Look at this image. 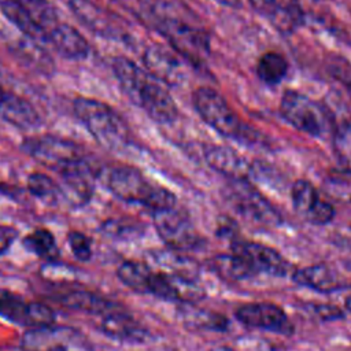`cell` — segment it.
Masks as SVG:
<instances>
[{"label":"cell","mask_w":351,"mask_h":351,"mask_svg":"<svg viewBox=\"0 0 351 351\" xmlns=\"http://www.w3.org/2000/svg\"><path fill=\"white\" fill-rule=\"evenodd\" d=\"M114 74L122 92L158 123L177 119L178 108L166 86L128 58L118 56L112 62Z\"/></svg>","instance_id":"6da1fadb"},{"label":"cell","mask_w":351,"mask_h":351,"mask_svg":"<svg viewBox=\"0 0 351 351\" xmlns=\"http://www.w3.org/2000/svg\"><path fill=\"white\" fill-rule=\"evenodd\" d=\"M192 101L199 117L221 136L244 145L262 144L259 132L247 125L228 100L213 88L199 86L192 95Z\"/></svg>","instance_id":"7a4b0ae2"},{"label":"cell","mask_w":351,"mask_h":351,"mask_svg":"<svg viewBox=\"0 0 351 351\" xmlns=\"http://www.w3.org/2000/svg\"><path fill=\"white\" fill-rule=\"evenodd\" d=\"M107 185L118 199L141 204L152 213L176 206V196L171 191L151 182L140 170L130 166L111 169Z\"/></svg>","instance_id":"3957f363"},{"label":"cell","mask_w":351,"mask_h":351,"mask_svg":"<svg viewBox=\"0 0 351 351\" xmlns=\"http://www.w3.org/2000/svg\"><path fill=\"white\" fill-rule=\"evenodd\" d=\"M74 112L93 138L104 148L121 151L130 143V130L123 118L103 101L78 97Z\"/></svg>","instance_id":"277c9868"},{"label":"cell","mask_w":351,"mask_h":351,"mask_svg":"<svg viewBox=\"0 0 351 351\" xmlns=\"http://www.w3.org/2000/svg\"><path fill=\"white\" fill-rule=\"evenodd\" d=\"M280 112L291 126L308 136L319 137L329 126V115L324 106L298 90L288 89L284 92Z\"/></svg>","instance_id":"5b68a950"},{"label":"cell","mask_w":351,"mask_h":351,"mask_svg":"<svg viewBox=\"0 0 351 351\" xmlns=\"http://www.w3.org/2000/svg\"><path fill=\"white\" fill-rule=\"evenodd\" d=\"M21 348L22 351H90L82 332L55 324L27 329L21 337Z\"/></svg>","instance_id":"8992f818"},{"label":"cell","mask_w":351,"mask_h":351,"mask_svg":"<svg viewBox=\"0 0 351 351\" xmlns=\"http://www.w3.org/2000/svg\"><path fill=\"white\" fill-rule=\"evenodd\" d=\"M154 226L163 243L173 251H191L202 244V237L186 214L176 206L152 213Z\"/></svg>","instance_id":"52a82bcc"},{"label":"cell","mask_w":351,"mask_h":351,"mask_svg":"<svg viewBox=\"0 0 351 351\" xmlns=\"http://www.w3.org/2000/svg\"><path fill=\"white\" fill-rule=\"evenodd\" d=\"M22 149L37 162L62 170L71 163L82 160V149L71 140L55 136H38L26 138L22 143Z\"/></svg>","instance_id":"ba28073f"},{"label":"cell","mask_w":351,"mask_h":351,"mask_svg":"<svg viewBox=\"0 0 351 351\" xmlns=\"http://www.w3.org/2000/svg\"><path fill=\"white\" fill-rule=\"evenodd\" d=\"M148 293L188 306L199 303L206 295L204 289L189 276L155 270L148 282Z\"/></svg>","instance_id":"9c48e42d"},{"label":"cell","mask_w":351,"mask_h":351,"mask_svg":"<svg viewBox=\"0 0 351 351\" xmlns=\"http://www.w3.org/2000/svg\"><path fill=\"white\" fill-rule=\"evenodd\" d=\"M228 196L233 206L245 217L263 225H277L280 215L250 181H230Z\"/></svg>","instance_id":"30bf717a"},{"label":"cell","mask_w":351,"mask_h":351,"mask_svg":"<svg viewBox=\"0 0 351 351\" xmlns=\"http://www.w3.org/2000/svg\"><path fill=\"white\" fill-rule=\"evenodd\" d=\"M232 252L240 256L256 273L282 277L289 271L288 261L274 248L248 240H234Z\"/></svg>","instance_id":"8fae6325"},{"label":"cell","mask_w":351,"mask_h":351,"mask_svg":"<svg viewBox=\"0 0 351 351\" xmlns=\"http://www.w3.org/2000/svg\"><path fill=\"white\" fill-rule=\"evenodd\" d=\"M295 211L313 225H326L335 217L333 206L326 202L307 180H298L291 189Z\"/></svg>","instance_id":"7c38bea8"},{"label":"cell","mask_w":351,"mask_h":351,"mask_svg":"<svg viewBox=\"0 0 351 351\" xmlns=\"http://www.w3.org/2000/svg\"><path fill=\"white\" fill-rule=\"evenodd\" d=\"M145 70L165 86L181 85L186 78L184 62L174 51L163 45H151L143 56Z\"/></svg>","instance_id":"4fadbf2b"},{"label":"cell","mask_w":351,"mask_h":351,"mask_svg":"<svg viewBox=\"0 0 351 351\" xmlns=\"http://www.w3.org/2000/svg\"><path fill=\"white\" fill-rule=\"evenodd\" d=\"M236 318L245 326L271 330L277 333H291L292 325L285 311L267 302H254L240 306L236 310Z\"/></svg>","instance_id":"5bb4252c"},{"label":"cell","mask_w":351,"mask_h":351,"mask_svg":"<svg viewBox=\"0 0 351 351\" xmlns=\"http://www.w3.org/2000/svg\"><path fill=\"white\" fill-rule=\"evenodd\" d=\"M206 163L229 181H250L254 176V166L241 154L229 147L208 145L203 151Z\"/></svg>","instance_id":"9a60e30c"},{"label":"cell","mask_w":351,"mask_h":351,"mask_svg":"<svg viewBox=\"0 0 351 351\" xmlns=\"http://www.w3.org/2000/svg\"><path fill=\"white\" fill-rule=\"evenodd\" d=\"M60 176L63 186L59 191L73 206L89 202L93 193V173L84 159L62 169Z\"/></svg>","instance_id":"2e32d148"},{"label":"cell","mask_w":351,"mask_h":351,"mask_svg":"<svg viewBox=\"0 0 351 351\" xmlns=\"http://www.w3.org/2000/svg\"><path fill=\"white\" fill-rule=\"evenodd\" d=\"M250 3L282 33H291L302 22V11L295 0H250Z\"/></svg>","instance_id":"e0dca14e"},{"label":"cell","mask_w":351,"mask_h":351,"mask_svg":"<svg viewBox=\"0 0 351 351\" xmlns=\"http://www.w3.org/2000/svg\"><path fill=\"white\" fill-rule=\"evenodd\" d=\"M100 330L111 339L126 343H143L148 337V330L123 308L103 315Z\"/></svg>","instance_id":"ac0fdd59"},{"label":"cell","mask_w":351,"mask_h":351,"mask_svg":"<svg viewBox=\"0 0 351 351\" xmlns=\"http://www.w3.org/2000/svg\"><path fill=\"white\" fill-rule=\"evenodd\" d=\"M0 118L19 129H33L41 123L36 108L23 97L0 86Z\"/></svg>","instance_id":"d6986e66"},{"label":"cell","mask_w":351,"mask_h":351,"mask_svg":"<svg viewBox=\"0 0 351 351\" xmlns=\"http://www.w3.org/2000/svg\"><path fill=\"white\" fill-rule=\"evenodd\" d=\"M69 7L73 14L84 23L90 32L99 34L106 38H112L119 36V30L117 29L114 21L110 15L96 5L90 0H69Z\"/></svg>","instance_id":"ffe728a7"},{"label":"cell","mask_w":351,"mask_h":351,"mask_svg":"<svg viewBox=\"0 0 351 351\" xmlns=\"http://www.w3.org/2000/svg\"><path fill=\"white\" fill-rule=\"evenodd\" d=\"M292 278L299 285L318 292H333L346 287L340 276L326 265H311L296 269L292 273Z\"/></svg>","instance_id":"44dd1931"},{"label":"cell","mask_w":351,"mask_h":351,"mask_svg":"<svg viewBox=\"0 0 351 351\" xmlns=\"http://www.w3.org/2000/svg\"><path fill=\"white\" fill-rule=\"evenodd\" d=\"M58 299L62 304L67 306L69 308L85 311V313L100 315V317L122 308L118 304H115L114 302H111L103 296H99L93 292L85 291V289L67 291V292L62 293Z\"/></svg>","instance_id":"7402d4cb"},{"label":"cell","mask_w":351,"mask_h":351,"mask_svg":"<svg viewBox=\"0 0 351 351\" xmlns=\"http://www.w3.org/2000/svg\"><path fill=\"white\" fill-rule=\"evenodd\" d=\"M56 51L70 59H84L89 53V44L85 37L70 25L59 23L48 36Z\"/></svg>","instance_id":"603a6c76"},{"label":"cell","mask_w":351,"mask_h":351,"mask_svg":"<svg viewBox=\"0 0 351 351\" xmlns=\"http://www.w3.org/2000/svg\"><path fill=\"white\" fill-rule=\"evenodd\" d=\"M33 302H25L21 296L0 289V315L30 329Z\"/></svg>","instance_id":"cb8c5ba5"},{"label":"cell","mask_w":351,"mask_h":351,"mask_svg":"<svg viewBox=\"0 0 351 351\" xmlns=\"http://www.w3.org/2000/svg\"><path fill=\"white\" fill-rule=\"evenodd\" d=\"M211 269L217 273V276L228 281H243L255 274L252 269L233 252L213 258Z\"/></svg>","instance_id":"d4e9b609"},{"label":"cell","mask_w":351,"mask_h":351,"mask_svg":"<svg viewBox=\"0 0 351 351\" xmlns=\"http://www.w3.org/2000/svg\"><path fill=\"white\" fill-rule=\"evenodd\" d=\"M152 271L154 270L147 263L126 261L119 265L117 276L132 291L138 293H148V282Z\"/></svg>","instance_id":"484cf974"},{"label":"cell","mask_w":351,"mask_h":351,"mask_svg":"<svg viewBox=\"0 0 351 351\" xmlns=\"http://www.w3.org/2000/svg\"><path fill=\"white\" fill-rule=\"evenodd\" d=\"M287 73L288 62L278 52H265L256 62V75L265 84L276 85L285 78Z\"/></svg>","instance_id":"4316f807"},{"label":"cell","mask_w":351,"mask_h":351,"mask_svg":"<svg viewBox=\"0 0 351 351\" xmlns=\"http://www.w3.org/2000/svg\"><path fill=\"white\" fill-rule=\"evenodd\" d=\"M23 245L45 262H53L59 258V247L55 236L48 229H36L23 239Z\"/></svg>","instance_id":"83f0119b"},{"label":"cell","mask_w":351,"mask_h":351,"mask_svg":"<svg viewBox=\"0 0 351 351\" xmlns=\"http://www.w3.org/2000/svg\"><path fill=\"white\" fill-rule=\"evenodd\" d=\"M32 22L36 25L38 32L45 40H48L49 33L60 23L58 21L56 11L45 0H22Z\"/></svg>","instance_id":"f1b7e54d"},{"label":"cell","mask_w":351,"mask_h":351,"mask_svg":"<svg viewBox=\"0 0 351 351\" xmlns=\"http://www.w3.org/2000/svg\"><path fill=\"white\" fill-rule=\"evenodd\" d=\"M18 51H19L22 59H25V62L29 63L30 66H33L34 69L44 70V73L52 69L51 59L41 49V47L37 45L36 40H33L30 37H27V40H22L19 43V49Z\"/></svg>","instance_id":"f546056e"},{"label":"cell","mask_w":351,"mask_h":351,"mask_svg":"<svg viewBox=\"0 0 351 351\" xmlns=\"http://www.w3.org/2000/svg\"><path fill=\"white\" fill-rule=\"evenodd\" d=\"M333 148L337 159L346 167H351V125L341 122L333 132Z\"/></svg>","instance_id":"4dcf8cb0"},{"label":"cell","mask_w":351,"mask_h":351,"mask_svg":"<svg viewBox=\"0 0 351 351\" xmlns=\"http://www.w3.org/2000/svg\"><path fill=\"white\" fill-rule=\"evenodd\" d=\"M27 188L32 195L43 200H53L60 193L55 181L43 173L30 174L27 178Z\"/></svg>","instance_id":"1f68e13d"},{"label":"cell","mask_w":351,"mask_h":351,"mask_svg":"<svg viewBox=\"0 0 351 351\" xmlns=\"http://www.w3.org/2000/svg\"><path fill=\"white\" fill-rule=\"evenodd\" d=\"M185 319L192 325L203 329H211V330H226L228 328V319L223 315H219L217 313L210 311H202V310H189L185 315Z\"/></svg>","instance_id":"d6a6232c"},{"label":"cell","mask_w":351,"mask_h":351,"mask_svg":"<svg viewBox=\"0 0 351 351\" xmlns=\"http://www.w3.org/2000/svg\"><path fill=\"white\" fill-rule=\"evenodd\" d=\"M67 241L73 255L78 261L88 262L92 258V241L86 234L78 230H71L67 234Z\"/></svg>","instance_id":"836d02e7"},{"label":"cell","mask_w":351,"mask_h":351,"mask_svg":"<svg viewBox=\"0 0 351 351\" xmlns=\"http://www.w3.org/2000/svg\"><path fill=\"white\" fill-rule=\"evenodd\" d=\"M43 276L47 277V278H51V280H55V281H69V280H73L74 278V273L70 267L67 266H60L58 265L56 261L53 262H47L43 269Z\"/></svg>","instance_id":"e575fe53"},{"label":"cell","mask_w":351,"mask_h":351,"mask_svg":"<svg viewBox=\"0 0 351 351\" xmlns=\"http://www.w3.org/2000/svg\"><path fill=\"white\" fill-rule=\"evenodd\" d=\"M313 311L322 319H337L341 318L344 314L343 311L336 307V306H330V304H313L311 306Z\"/></svg>","instance_id":"d590c367"},{"label":"cell","mask_w":351,"mask_h":351,"mask_svg":"<svg viewBox=\"0 0 351 351\" xmlns=\"http://www.w3.org/2000/svg\"><path fill=\"white\" fill-rule=\"evenodd\" d=\"M18 237V232L12 226L0 225V255L4 254Z\"/></svg>","instance_id":"8d00e7d4"},{"label":"cell","mask_w":351,"mask_h":351,"mask_svg":"<svg viewBox=\"0 0 351 351\" xmlns=\"http://www.w3.org/2000/svg\"><path fill=\"white\" fill-rule=\"evenodd\" d=\"M214 1L219 3L221 5H226L232 8H239L241 5V0H214Z\"/></svg>","instance_id":"74e56055"},{"label":"cell","mask_w":351,"mask_h":351,"mask_svg":"<svg viewBox=\"0 0 351 351\" xmlns=\"http://www.w3.org/2000/svg\"><path fill=\"white\" fill-rule=\"evenodd\" d=\"M344 304H346V308H347L348 311H351V295H350V296H347V299H346Z\"/></svg>","instance_id":"f35d334b"},{"label":"cell","mask_w":351,"mask_h":351,"mask_svg":"<svg viewBox=\"0 0 351 351\" xmlns=\"http://www.w3.org/2000/svg\"><path fill=\"white\" fill-rule=\"evenodd\" d=\"M213 351H233V350L229 348V347H217V348H214Z\"/></svg>","instance_id":"ab89813d"},{"label":"cell","mask_w":351,"mask_h":351,"mask_svg":"<svg viewBox=\"0 0 351 351\" xmlns=\"http://www.w3.org/2000/svg\"><path fill=\"white\" fill-rule=\"evenodd\" d=\"M350 234H351V228H350Z\"/></svg>","instance_id":"60d3db41"}]
</instances>
